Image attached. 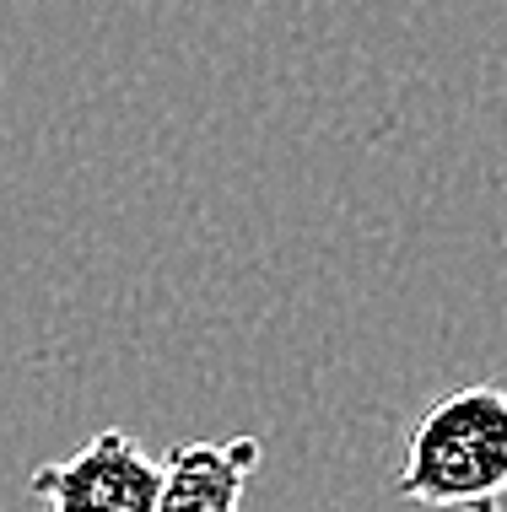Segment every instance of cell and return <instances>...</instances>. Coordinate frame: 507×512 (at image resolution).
Wrapping results in <instances>:
<instances>
[{"label": "cell", "mask_w": 507, "mask_h": 512, "mask_svg": "<svg viewBox=\"0 0 507 512\" xmlns=\"http://www.w3.org/2000/svg\"><path fill=\"white\" fill-rule=\"evenodd\" d=\"M394 496L416 507L502 512L507 496V389L464 383L432 399L405 432Z\"/></svg>", "instance_id": "obj_1"}, {"label": "cell", "mask_w": 507, "mask_h": 512, "mask_svg": "<svg viewBox=\"0 0 507 512\" xmlns=\"http://www.w3.org/2000/svg\"><path fill=\"white\" fill-rule=\"evenodd\" d=\"M27 491L49 512H157L162 464L130 432H92L76 453L49 459L27 475Z\"/></svg>", "instance_id": "obj_2"}, {"label": "cell", "mask_w": 507, "mask_h": 512, "mask_svg": "<svg viewBox=\"0 0 507 512\" xmlns=\"http://www.w3.org/2000/svg\"><path fill=\"white\" fill-rule=\"evenodd\" d=\"M259 469L254 437H222V442H178L162 459V507L157 512H243Z\"/></svg>", "instance_id": "obj_3"}]
</instances>
